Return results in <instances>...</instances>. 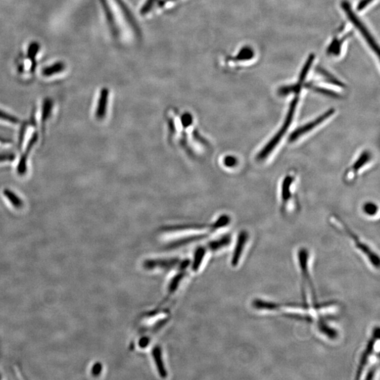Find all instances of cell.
Here are the masks:
<instances>
[{
  "instance_id": "cell-1",
  "label": "cell",
  "mask_w": 380,
  "mask_h": 380,
  "mask_svg": "<svg viewBox=\"0 0 380 380\" xmlns=\"http://www.w3.org/2000/svg\"><path fill=\"white\" fill-rule=\"evenodd\" d=\"M253 307L259 311L279 312L289 316L299 317L307 321L318 322L322 320V315L335 311L337 304L335 302L310 304H294V303H275L256 299L253 301Z\"/></svg>"
},
{
  "instance_id": "cell-2",
  "label": "cell",
  "mask_w": 380,
  "mask_h": 380,
  "mask_svg": "<svg viewBox=\"0 0 380 380\" xmlns=\"http://www.w3.org/2000/svg\"><path fill=\"white\" fill-rule=\"evenodd\" d=\"M309 252L307 249L302 248L298 252V261L301 275L302 277V297L304 303L318 304L316 293L309 270Z\"/></svg>"
},
{
  "instance_id": "cell-3",
  "label": "cell",
  "mask_w": 380,
  "mask_h": 380,
  "mask_svg": "<svg viewBox=\"0 0 380 380\" xmlns=\"http://www.w3.org/2000/svg\"><path fill=\"white\" fill-rule=\"evenodd\" d=\"M299 100V94H295V98L293 99L291 104H290V107H289L288 114H287L282 126L279 128L277 133L273 136V137L267 143L266 145H265L264 148L258 154L257 160L263 161L266 159L267 157L270 156L272 151L275 150L277 145L282 140V137L286 134L289 128L292 124V121H293L297 105H298Z\"/></svg>"
},
{
  "instance_id": "cell-4",
  "label": "cell",
  "mask_w": 380,
  "mask_h": 380,
  "mask_svg": "<svg viewBox=\"0 0 380 380\" xmlns=\"http://www.w3.org/2000/svg\"><path fill=\"white\" fill-rule=\"evenodd\" d=\"M331 223L339 231L344 233L346 236H347L353 241L354 244V246L356 247V249H358L362 253V254L365 255L366 259L370 261V263L374 267V268L378 269L379 267V256L373 252L372 249L370 248L367 244L362 242L361 239L355 233L353 232L347 226H346L345 224L339 219L338 217L334 216L331 218Z\"/></svg>"
},
{
  "instance_id": "cell-5",
  "label": "cell",
  "mask_w": 380,
  "mask_h": 380,
  "mask_svg": "<svg viewBox=\"0 0 380 380\" xmlns=\"http://www.w3.org/2000/svg\"><path fill=\"white\" fill-rule=\"evenodd\" d=\"M342 9H343L344 12L347 14L349 19L350 20L351 22L354 25L355 27H356L358 30H359L360 33L363 35V37L365 38L367 44L370 45L371 49L373 50V52L376 53V55H379V46H378L377 42H376L375 39H374V37H372V35H371L369 30H367V28L365 27V25H364V23L361 21V19H360L356 15V14L353 12V10H351V5L349 2H342Z\"/></svg>"
},
{
  "instance_id": "cell-6",
  "label": "cell",
  "mask_w": 380,
  "mask_h": 380,
  "mask_svg": "<svg viewBox=\"0 0 380 380\" xmlns=\"http://www.w3.org/2000/svg\"><path fill=\"white\" fill-rule=\"evenodd\" d=\"M335 111L334 109H328L327 112L323 113L321 115L315 118L314 120L311 122H308V123L302 125V126L299 127V128L296 129L295 131H293L291 134H290L289 140L291 142H294L298 140L303 136L306 135V134L309 133L312 130H314L317 127L322 124L324 122L327 121L329 118L332 116V115L335 114Z\"/></svg>"
},
{
  "instance_id": "cell-7",
  "label": "cell",
  "mask_w": 380,
  "mask_h": 380,
  "mask_svg": "<svg viewBox=\"0 0 380 380\" xmlns=\"http://www.w3.org/2000/svg\"><path fill=\"white\" fill-rule=\"evenodd\" d=\"M379 327H374L373 330H372L370 340H368V342H367L366 347H365V350L363 351V354L361 355V359L359 361V365L358 366L357 372H356V379L361 378V376L363 374L365 367L367 366L369 359H370L372 355L373 354L376 344L379 343Z\"/></svg>"
},
{
  "instance_id": "cell-8",
  "label": "cell",
  "mask_w": 380,
  "mask_h": 380,
  "mask_svg": "<svg viewBox=\"0 0 380 380\" xmlns=\"http://www.w3.org/2000/svg\"><path fill=\"white\" fill-rule=\"evenodd\" d=\"M371 154L370 152L365 151L362 152L359 157L356 159L352 166L348 168L344 175V180L346 183L351 184L356 180L358 173L370 161Z\"/></svg>"
},
{
  "instance_id": "cell-9",
  "label": "cell",
  "mask_w": 380,
  "mask_h": 380,
  "mask_svg": "<svg viewBox=\"0 0 380 380\" xmlns=\"http://www.w3.org/2000/svg\"><path fill=\"white\" fill-rule=\"evenodd\" d=\"M181 263H182V261H180L178 259H150L145 261L143 263V266L148 270H152L154 268L170 270V269H173L175 267H178L180 270Z\"/></svg>"
},
{
  "instance_id": "cell-10",
  "label": "cell",
  "mask_w": 380,
  "mask_h": 380,
  "mask_svg": "<svg viewBox=\"0 0 380 380\" xmlns=\"http://www.w3.org/2000/svg\"><path fill=\"white\" fill-rule=\"evenodd\" d=\"M248 240V232L247 231H242L238 235L235 247H234V252H233L232 259H231L232 266L236 267L239 264Z\"/></svg>"
},
{
  "instance_id": "cell-11",
  "label": "cell",
  "mask_w": 380,
  "mask_h": 380,
  "mask_svg": "<svg viewBox=\"0 0 380 380\" xmlns=\"http://www.w3.org/2000/svg\"><path fill=\"white\" fill-rule=\"evenodd\" d=\"M38 139V134L35 133L32 136L31 139H30L29 142L27 145L26 151L21 156V159L18 165L17 171L19 175H24L26 173L27 171V160H28V154H30V151L32 150V148H33L34 145Z\"/></svg>"
},
{
  "instance_id": "cell-12",
  "label": "cell",
  "mask_w": 380,
  "mask_h": 380,
  "mask_svg": "<svg viewBox=\"0 0 380 380\" xmlns=\"http://www.w3.org/2000/svg\"><path fill=\"white\" fill-rule=\"evenodd\" d=\"M295 181V177L291 174H289L282 181V190H281V197H282V204L283 209L286 207L290 202L292 197V187Z\"/></svg>"
},
{
  "instance_id": "cell-13",
  "label": "cell",
  "mask_w": 380,
  "mask_h": 380,
  "mask_svg": "<svg viewBox=\"0 0 380 380\" xmlns=\"http://www.w3.org/2000/svg\"><path fill=\"white\" fill-rule=\"evenodd\" d=\"M152 356H153L156 365H157V368L159 375L162 378L167 377V371H166V368H165L164 361H163L162 358V352H161L160 347H159V346H156L155 347H154V349H152Z\"/></svg>"
},
{
  "instance_id": "cell-14",
  "label": "cell",
  "mask_w": 380,
  "mask_h": 380,
  "mask_svg": "<svg viewBox=\"0 0 380 380\" xmlns=\"http://www.w3.org/2000/svg\"><path fill=\"white\" fill-rule=\"evenodd\" d=\"M108 89L104 88L100 92L98 108H97L96 117L98 119H102V118H105L106 112H107V104H108Z\"/></svg>"
},
{
  "instance_id": "cell-15",
  "label": "cell",
  "mask_w": 380,
  "mask_h": 380,
  "mask_svg": "<svg viewBox=\"0 0 380 380\" xmlns=\"http://www.w3.org/2000/svg\"><path fill=\"white\" fill-rule=\"evenodd\" d=\"M64 69H65V66L63 63H56V64L44 68L42 70V75L45 77H51L62 73Z\"/></svg>"
},
{
  "instance_id": "cell-16",
  "label": "cell",
  "mask_w": 380,
  "mask_h": 380,
  "mask_svg": "<svg viewBox=\"0 0 380 380\" xmlns=\"http://www.w3.org/2000/svg\"><path fill=\"white\" fill-rule=\"evenodd\" d=\"M230 242V236L225 235L223 236V238H220L219 240H216V241L211 242V243L208 244L207 247L210 250L217 251L218 249L223 248V247L228 246Z\"/></svg>"
},
{
  "instance_id": "cell-17",
  "label": "cell",
  "mask_w": 380,
  "mask_h": 380,
  "mask_svg": "<svg viewBox=\"0 0 380 380\" xmlns=\"http://www.w3.org/2000/svg\"><path fill=\"white\" fill-rule=\"evenodd\" d=\"M316 71L319 74L321 75L322 78H323L326 81L329 82V83L332 84V85H334L339 86V87H344V84L342 83L341 81H340L338 79L335 78L331 73L328 72V71H326L325 69H324L323 68L320 67V66H318V67L316 68Z\"/></svg>"
},
{
  "instance_id": "cell-18",
  "label": "cell",
  "mask_w": 380,
  "mask_h": 380,
  "mask_svg": "<svg viewBox=\"0 0 380 380\" xmlns=\"http://www.w3.org/2000/svg\"><path fill=\"white\" fill-rule=\"evenodd\" d=\"M302 84L298 83L294 84V85H290L283 86L278 89V94L280 96H288L290 94H299L302 89Z\"/></svg>"
},
{
  "instance_id": "cell-19",
  "label": "cell",
  "mask_w": 380,
  "mask_h": 380,
  "mask_svg": "<svg viewBox=\"0 0 380 380\" xmlns=\"http://www.w3.org/2000/svg\"><path fill=\"white\" fill-rule=\"evenodd\" d=\"M206 252L207 251H206V249L204 247H199L197 249L195 254V258H194L193 266H192L193 271L196 272L200 268L201 264H202V261H203Z\"/></svg>"
},
{
  "instance_id": "cell-20",
  "label": "cell",
  "mask_w": 380,
  "mask_h": 380,
  "mask_svg": "<svg viewBox=\"0 0 380 380\" xmlns=\"http://www.w3.org/2000/svg\"><path fill=\"white\" fill-rule=\"evenodd\" d=\"M4 195L8 199L11 204L13 205L14 207L16 209H21L23 207V202L21 198L16 195L13 192L11 191L10 189H6L4 190Z\"/></svg>"
},
{
  "instance_id": "cell-21",
  "label": "cell",
  "mask_w": 380,
  "mask_h": 380,
  "mask_svg": "<svg viewBox=\"0 0 380 380\" xmlns=\"http://www.w3.org/2000/svg\"><path fill=\"white\" fill-rule=\"evenodd\" d=\"M314 59L315 55H313V54H311V55H310L309 57H308L307 61L305 63L304 67H303L302 71H301L300 75H299L298 81L299 84H302V85L304 84L305 79H306L308 72H309V70L311 69V65L313 64V62H314Z\"/></svg>"
},
{
  "instance_id": "cell-22",
  "label": "cell",
  "mask_w": 380,
  "mask_h": 380,
  "mask_svg": "<svg viewBox=\"0 0 380 380\" xmlns=\"http://www.w3.org/2000/svg\"><path fill=\"white\" fill-rule=\"evenodd\" d=\"M254 57V52L252 48L249 46H245L240 50L238 55L234 57V61L238 62H243V61H249L253 59Z\"/></svg>"
},
{
  "instance_id": "cell-23",
  "label": "cell",
  "mask_w": 380,
  "mask_h": 380,
  "mask_svg": "<svg viewBox=\"0 0 380 380\" xmlns=\"http://www.w3.org/2000/svg\"><path fill=\"white\" fill-rule=\"evenodd\" d=\"M306 87L308 88L313 89L315 92L320 93V94L325 95V96L330 97V98H337L340 97L338 93L335 92L334 91L330 90V89H324L323 87H318V86L313 85L312 83L307 84Z\"/></svg>"
},
{
  "instance_id": "cell-24",
  "label": "cell",
  "mask_w": 380,
  "mask_h": 380,
  "mask_svg": "<svg viewBox=\"0 0 380 380\" xmlns=\"http://www.w3.org/2000/svg\"><path fill=\"white\" fill-rule=\"evenodd\" d=\"M185 272L182 271L180 273L177 274L175 277L172 279L171 282H170L169 286H168V297H170V295H173L177 288H178L179 284H180V281L183 278Z\"/></svg>"
},
{
  "instance_id": "cell-25",
  "label": "cell",
  "mask_w": 380,
  "mask_h": 380,
  "mask_svg": "<svg viewBox=\"0 0 380 380\" xmlns=\"http://www.w3.org/2000/svg\"><path fill=\"white\" fill-rule=\"evenodd\" d=\"M346 37L347 36H344L343 39H342L337 38L333 39L330 45L328 48V55H338L340 53V52H341L342 43H343L344 39H346Z\"/></svg>"
},
{
  "instance_id": "cell-26",
  "label": "cell",
  "mask_w": 380,
  "mask_h": 380,
  "mask_svg": "<svg viewBox=\"0 0 380 380\" xmlns=\"http://www.w3.org/2000/svg\"><path fill=\"white\" fill-rule=\"evenodd\" d=\"M53 107V102L50 98H46L43 104L42 120V122H45L50 117Z\"/></svg>"
},
{
  "instance_id": "cell-27",
  "label": "cell",
  "mask_w": 380,
  "mask_h": 380,
  "mask_svg": "<svg viewBox=\"0 0 380 380\" xmlns=\"http://www.w3.org/2000/svg\"><path fill=\"white\" fill-rule=\"evenodd\" d=\"M363 210L364 212L366 213L367 216H372L377 213L378 207L375 204L368 202V203H366L364 205Z\"/></svg>"
},
{
  "instance_id": "cell-28",
  "label": "cell",
  "mask_w": 380,
  "mask_h": 380,
  "mask_svg": "<svg viewBox=\"0 0 380 380\" xmlns=\"http://www.w3.org/2000/svg\"><path fill=\"white\" fill-rule=\"evenodd\" d=\"M0 119L10 122V123H14V124H17L20 122L19 118L1 110H0Z\"/></svg>"
},
{
  "instance_id": "cell-29",
  "label": "cell",
  "mask_w": 380,
  "mask_h": 380,
  "mask_svg": "<svg viewBox=\"0 0 380 380\" xmlns=\"http://www.w3.org/2000/svg\"><path fill=\"white\" fill-rule=\"evenodd\" d=\"M157 1V0H147V1L145 2V5H143V6L141 7L140 11L141 14H142V15H145V14L149 13V12L152 10L154 5H155Z\"/></svg>"
},
{
  "instance_id": "cell-30",
  "label": "cell",
  "mask_w": 380,
  "mask_h": 380,
  "mask_svg": "<svg viewBox=\"0 0 380 380\" xmlns=\"http://www.w3.org/2000/svg\"><path fill=\"white\" fill-rule=\"evenodd\" d=\"M39 46L36 43H33V44H30L29 49H28V56L30 59L33 60V59L36 57L37 52H38Z\"/></svg>"
},
{
  "instance_id": "cell-31",
  "label": "cell",
  "mask_w": 380,
  "mask_h": 380,
  "mask_svg": "<svg viewBox=\"0 0 380 380\" xmlns=\"http://www.w3.org/2000/svg\"><path fill=\"white\" fill-rule=\"evenodd\" d=\"M238 159L235 157H232V156L227 157L225 158V160H224V164H225L227 167L229 168L234 167L238 164Z\"/></svg>"
},
{
  "instance_id": "cell-32",
  "label": "cell",
  "mask_w": 380,
  "mask_h": 380,
  "mask_svg": "<svg viewBox=\"0 0 380 380\" xmlns=\"http://www.w3.org/2000/svg\"><path fill=\"white\" fill-rule=\"evenodd\" d=\"M15 159V154L6 152V153H0V162L4 161H12Z\"/></svg>"
},
{
  "instance_id": "cell-33",
  "label": "cell",
  "mask_w": 380,
  "mask_h": 380,
  "mask_svg": "<svg viewBox=\"0 0 380 380\" xmlns=\"http://www.w3.org/2000/svg\"><path fill=\"white\" fill-rule=\"evenodd\" d=\"M378 370V366L376 367L375 366H372L371 367L370 370H369L368 372H367L366 374V377H365V379H374V375H375L376 372H377V370Z\"/></svg>"
},
{
  "instance_id": "cell-34",
  "label": "cell",
  "mask_w": 380,
  "mask_h": 380,
  "mask_svg": "<svg viewBox=\"0 0 380 380\" xmlns=\"http://www.w3.org/2000/svg\"><path fill=\"white\" fill-rule=\"evenodd\" d=\"M372 1V0H361L359 4H358L357 10L358 11L364 10Z\"/></svg>"
},
{
  "instance_id": "cell-35",
  "label": "cell",
  "mask_w": 380,
  "mask_h": 380,
  "mask_svg": "<svg viewBox=\"0 0 380 380\" xmlns=\"http://www.w3.org/2000/svg\"><path fill=\"white\" fill-rule=\"evenodd\" d=\"M149 343H150V340H149L148 338H141V340H139V345L141 348H145L148 345Z\"/></svg>"
},
{
  "instance_id": "cell-36",
  "label": "cell",
  "mask_w": 380,
  "mask_h": 380,
  "mask_svg": "<svg viewBox=\"0 0 380 380\" xmlns=\"http://www.w3.org/2000/svg\"><path fill=\"white\" fill-rule=\"evenodd\" d=\"M177 1V0H163L162 2H161V3H160L161 5H166V4L170 3H173V2Z\"/></svg>"
},
{
  "instance_id": "cell-37",
  "label": "cell",
  "mask_w": 380,
  "mask_h": 380,
  "mask_svg": "<svg viewBox=\"0 0 380 380\" xmlns=\"http://www.w3.org/2000/svg\"><path fill=\"white\" fill-rule=\"evenodd\" d=\"M0 141H7H7H9L8 139H3V138H1V137H0Z\"/></svg>"
}]
</instances>
